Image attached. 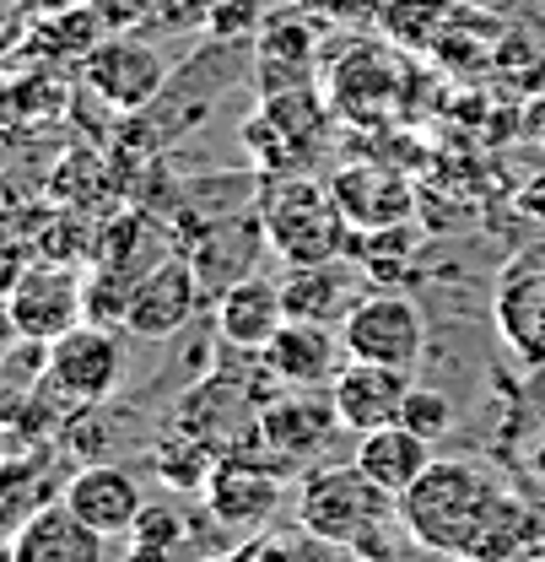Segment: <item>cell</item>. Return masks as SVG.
I'll return each instance as SVG.
<instances>
[{
	"label": "cell",
	"instance_id": "8992f818",
	"mask_svg": "<svg viewBox=\"0 0 545 562\" xmlns=\"http://www.w3.org/2000/svg\"><path fill=\"white\" fill-rule=\"evenodd\" d=\"M330 114H325V103L308 92V81L303 87H281L265 98V109L249 120V151H254V162L265 168V173H303L314 157H319V146L330 140Z\"/></svg>",
	"mask_w": 545,
	"mask_h": 562
},
{
	"label": "cell",
	"instance_id": "3957f363",
	"mask_svg": "<svg viewBox=\"0 0 545 562\" xmlns=\"http://www.w3.org/2000/svg\"><path fill=\"white\" fill-rule=\"evenodd\" d=\"M265 216V244L286 266H314V260H341L351 249V216H345L336 184L314 173H281L260 195Z\"/></svg>",
	"mask_w": 545,
	"mask_h": 562
},
{
	"label": "cell",
	"instance_id": "e575fe53",
	"mask_svg": "<svg viewBox=\"0 0 545 562\" xmlns=\"http://www.w3.org/2000/svg\"><path fill=\"white\" fill-rule=\"evenodd\" d=\"M373 562H406V558H400V547H395V552H389V558H373Z\"/></svg>",
	"mask_w": 545,
	"mask_h": 562
},
{
	"label": "cell",
	"instance_id": "277c9868",
	"mask_svg": "<svg viewBox=\"0 0 545 562\" xmlns=\"http://www.w3.org/2000/svg\"><path fill=\"white\" fill-rule=\"evenodd\" d=\"M341 347L356 362H384V368H406L416 373L427 357V319L416 308V297L400 286H378L362 292L356 308L341 325Z\"/></svg>",
	"mask_w": 545,
	"mask_h": 562
},
{
	"label": "cell",
	"instance_id": "836d02e7",
	"mask_svg": "<svg viewBox=\"0 0 545 562\" xmlns=\"http://www.w3.org/2000/svg\"><path fill=\"white\" fill-rule=\"evenodd\" d=\"M0 562H11V536L0 530Z\"/></svg>",
	"mask_w": 545,
	"mask_h": 562
},
{
	"label": "cell",
	"instance_id": "7a4b0ae2",
	"mask_svg": "<svg viewBox=\"0 0 545 562\" xmlns=\"http://www.w3.org/2000/svg\"><path fill=\"white\" fill-rule=\"evenodd\" d=\"M502 492H508V482L491 476L476 460H432L421 471V482L400 497V525L427 558L465 562L480 525L502 503Z\"/></svg>",
	"mask_w": 545,
	"mask_h": 562
},
{
	"label": "cell",
	"instance_id": "cb8c5ba5",
	"mask_svg": "<svg viewBox=\"0 0 545 562\" xmlns=\"http://www.w3.org/2000/svg\"><path fill=\"white\" fill-rule=\"evenodd\" d=\"M216 454H222V449H211L201 432H190V427H173V432H162V443L151 449V465H157V476H162L168 487L205 492V476H211Z\"/></svg>",
	"mask_w": 545,
	"mask_h": 562
},
{
	"label": "cell",
	"instance_id": "83f0119b",
	"mask_svg": "<svg viewBox=\"0 0 545 562\" xmlns=\"http://www.w3.org/2000/svg\"><path fill=\"white\" fill-rule=\"evenodd\" d=\"M410 432H421L427 443H443L449 432H454V406H449V395L443 390H427V384H410L406 395V412H400Z\"/></svg>",
	"mask_w": 545,
	"mask_h": 562
},
{
	"label": "cell",
	"instance_id": "1f68e13d",
	"mask_svg": "<svg viewBox=\"0 0 545 562\" xmlns=\"http://www.w3.org/2000/svg\"><path fill=\"white\" fill-rule=\"evenodd\" d=\"M16 341H22V336H16V319H11V308H5V297H0V362L16 351Z\"/></svg>",
	"mask_w": 545,
	"mask_h": 562
},
{
	"label": "cell",
	"instance_id": "ffe728a7",
	"mask_svg": "<svg viewBox=\"0 0 545 562\" xmlns=\"http://www.w3.org/2000/svg\"><path fill=\"white\" fill-rule=\"evenodd\" d=\"M432 460H438V443H427L421 432H410L406 422H389V427L356 438V465L384 492H395V497H406Z\"/></svg>",
	"mask_w": 545,
	"mask_h": 562
},
{
	"label": "cell",
	"instance_id": "30bf717a",
	"mask_svg": "<svg viewBox=\"0 0 545 562\" xmlns=\"http://www.w3.org/2000/svg\"><path fill=\"white\" fill-rule=\"evenodd\" d=\"M491 319L524 368H545V249H524L497 271Z\"/></svg>",
	"mask_w": 545,
	"mask_h": 562
},
{
	"label": "cell",
	"instance_id": "9a60e30c",
	"mask_svg": "<svg viewBox=\"0 0 545 562\" xmlns=\"http://www.w3.org/2000/svg\"><path fill=\"white\" fill-rule=\"evenodd\" d=\"M265 249H271V244H265V216L254 206V211H238V216L211 222L201 233V244L190 249V266H195V277H201L205 292H227L232 281L254 277V260H260Z\"/></svg>",
	"mask_w": 545,
	"mask_h": 562
},
{
	"label": "cell",
	"instance_id": "484cf974",
	"mask_svg": "<svg viewBox=\"0 0 545 562\" xmlns=\"http://www.w3.org/2000/svg\"><path fill=\"white\" fill-rule=\"evenodd\" d=\"M249 562H356V558H351L345 547H336V541H325V536L292 525V530H271L265 541H254Z\"/></svg>",
	"mask_w": 545,
	"mask_h": 562
},
{
	"label": "cell",
	"instance_id": "8fae6325",
	"mask_svg": "<svg viewBox=\"0 0 545 562\" xmlns=\"http://www.w3.org/2000/svg\"><path fill=\"white\" fill-rule=\"evenodd\" d=\"M336 432H345L336 417V401H314V390H286L254 422V449H265L281 471H308Z\"/></svg>",
	"mask_w": 545,
	"mask_h": 562
},
{
	"label": "cell",
	"instance_id": "7c38bea8",
	"mask_svg": "<svg viewBox=\"0 0 545 562\" xmlns=\"http://www.w3.org/2000/svg\"><path fill=\"white\" fill-rule=\"evenodd\" d=\"M205 286L190 266V255H162L157 266H146L130 286V308H125V330L140 341H168L179 336L195 308H201Z\"/></svg>",
	"mask_w": 545,
	"mask_h": 562
},
{
	"label": "cell",
	"instance_id": "6da1fadb",
	"mask_svg": "<svg viewBox=\"0 0 545 562\" xmlns=\"http://www.w3.org/2000/svg\"><path fill=\"white\" fill-rule=\"evenodd\" d=\"M297 525L345 547L356 562L389 558L400 547V497L384 492L356 460L351 465H319L303 471L297 487Z\"/></svg>",
	"mask_w": 545,
	"mask_h": 562
},
{
	"label": "cell",
	"instance_id": "52a82bcc",
	"mask_svg": "<svg viewBox=\"0 0 545 562\" xmlns=\"http://www.w3.org/2000/svg\"><path fill=\"white\" fill-rule=\"evenodd\" d=\"M286 476L265 449L243 443V449H227L216 454L211 476H205V508L222 519V525H238V530H260L275 508L286 503Z\"/></svg>",
	"mask_w": 545,
	"mask_h": 562
},
{
	"label": "cell",
	"instance_id": "5b68a950",
	"mask_svg": "<svg viewBox=\"0 0 545 562\" xmlns=\"http://www.w3.org/2000/svg\"><path fill=\"white\" fill-rule=\"evenodd\" d=\"M44 379L55 384V395L66 406H76V412L114 401L120 384H125V347H120L114 325L81 319L60 341H49L44 347Z\"/></svg>",
	"mask_w": 545,
	"mask_h": 562
},
{
	"label": "cell",
	"instance_id": "4316f807",
	"mask_svg": "<svg viewBox=\"0 0 545 562\" xmlns=\"http://www.w3.org/2000/svg\"><path fill=\"white\" fill-rule=\"evenodd\" d=\"M184 547V525L162 508H140L136 530H130V562H173Z\"/></svg>",
	"mask_w": 545,
	"mask_h": 562
},
{
	"label": "cell",
	"instance_id": "2e32d148",
	"mask_svg": "<svg viewBox=\"0 0 545 562\" xmlns=\"http://www.w3.org/2000/svg\"><path fill=\"white\" fill-rule=\"evenodd\" d=\"M356 277L362 271H351V255H341V260H314V266H286V277H281L286 319H308V325L341 330L345 314L362 297Z\"/></svg>",
	"mask_w": 545,
	"mask_h": 562
},
{
	"label": "cell",
	"instance_id": "44dd1931",
	"mask_svg": "<svg viewBox=\"0 0 545 562\" xmlns=\"http://www.w3.org/2000/svg\"><path fill=\"white\" fill-rule=\"evenodd\" d=\"M535 552H545V508L508 487L502 503L491 508V519L480 525L476 547L465 552V562H524Z\"/></svg>",
	"mask_w": 545,
	"mask_h": 562
},
{
	"label": "cell",
	"instance_id": "4fadbf2b",
	"mask_svg": "<svg viewBox=\"0 0 545 562\" xmlns=\"http://www.w3.org/2000/svg\"><path fill=\"white\" fill-rule=\"evenodd\" d=\"M416 384V373L406 368H384V362H356L345 357L341 373L330 379V401H336V417L345 432H378L389 422H400L406 412V395Z\"/></svg>",
	"mask_w": 545,
	"mask_h": 562
},
{
	"label": "cell",
	"instance_id": "e0dca14e",
	"mask_svg": "<svg viewBox=\"0 0 545 562\" xmlns=\"http://www.w3.org/2000/svg\"><path fill=\"white\" fill-rule=\"evenodd\" d=\"M260 362L271 368L286 390H325L345 362L341 330L330 325H308V319H286L275 330V341L260 351Z\"/></svg>",
	"mask_w": 545,
	"mask_h": 562
},
{
	"label": "cell",
	"instance_id": "ba28073f",
	"mask_svg": "<svg viewBox=\"0 0 545 562\" xmlns=\"http://www.w3.org/2000/svg\"><path fill=\"white\" fill-rule=\"evenodd\" d=\"M5 308L16 319V336L27 347H49L66 330H76L87 319V281L70 271L66 260L49 266H22V277L11 281Z\"/></svg>",
	"mask_w": 545,
	"mask_h": 562
},
{
	"label": "cell",
	"instance_id": "7402d4cb",
	"mask_svg": "<svg viewBox=\"0 0 545 562\" xmlns=\"http://www.w3.org/2000/svg\"><path fill=\"white\" fill-rule=\"evenodd\" d=\"M336 195H341V206L356 233L362 227H395V222H406L410 211L406 179H395L389 168H341Z\"/></svg>",
	"mask_w": 545,
	"mask_h": 562
},
{
	"label": "cell",
	"instance_id": "d4e9b609",
	"mask_svg": "<svg viewBox=\"0 0 545 562\" xmlns=\"http://www.w3.org/2000/svg\"><path fill=\"white\" fill-rule=\"evenodd\" d=\"M38 476H44V465L33 454H5L0 460V530L16 536L44 503H55V497H44Z\"/></svg>",
	"mask_w": 545,
	"mask_h": 562
},
{
	"label": "cell",
	"instance_id": "603a6c76",
	"mask_svg": "<svg viewBox=\"0 0 545 562\" xmlns=\"http://www.w3.org/2000/svg\"><path fill=\"white\" fill-rule=\"evenodd\" d=\"M103 38H109V27H103L98 5H76V11H60V16L27 22V49L38 60H87Z\"/></svg>",
	"mask_w": 545,
	"mask_h": 562
},
{
	"label": "cell",
	"instance_id": "d6a6232c",
	"mask_svg": "<svg viewBox=\"0 0 545 562\" xmlns=\"http://www.w3.org/2000/svg\"><path fill=\"white\" fill-rule=\"evenodd\" d=\"M524 465H530V476H535V482L545 487V432L535 438V443H530V449H524Z\"/></svg>",
	"mask_w": 545,
	"mask_h": 562
},
{
	"label": "cell",
	"instance_id": "5bb4252c",
	"mask_svg": "<svg viewBox=\"0 0 545 562\" xmlns=\"http://www.w3.org/2000/svg\"><path fill=\"white\" fill-rule=\"evenodd\" d=\"M60 503H66L70 514H81V519H87L98 536H109V541L130 536L136 519H140V508H146L140 482L125 471V465H114V460H92V465H81V471L66 482Z\"/></svg>",
	"mask_w": 545,
	"mask_h": 562
},
{
	"label": "cell",
	"instance_id": "ac0fdd59",
	"mask_svg": "<svg viewBox=\"0 0 545 562\" xmlns=\"http://www.w3.org/2000/svg\"><path fill=\"white\" fill-rule=\"evenodd\" d=\"M286 325V303H281V281L265 277H243L232 281L227 292H216V336L232 351H260L275 341V330Z\"/></svg>",
	"mask_w": 545,
	"mask_h": 562
},
{
	"label": "cell",
	"instance_id": "f1b7e54d",
	"mask_svg": "<svg viewBox=\"0 0 545 562\" xmlns=\"http://www.w3.org/2000/svg\"><path fill=\"white\" fill-rule=\"evenodd\" d=\"M16 16L38 22V16H60V11H76V5H92V0H11Z\"/></svg>",
	"mask_w": 545,
	"mask_h": 562
},
{
	"label": "cell",
	"instance_id": "d590c367",
	"mask_svg": "<svg viewBox=\"0 0 545 562\" xmlns=\"http://www.w3.org/2000/svg\"><path fill=\"white\" fill-rule=\"evenodd\" d=\"M524 562H545V552H535V558H524Z\"/></svg>",
	"mask_w": 545,
	"mask_h": 562
},
{
	"label": "cell",
	"instance_id": "9c48e42d",
	"mask_svg": "<svg viewBox=\"0 0 545 562\" xmlns=\"http://www.w3.org/2000/svg\"><path fill=\"white\" fill-rule=\"evenodd\" d=\"M81 81H87V92L103 98L109 109L140 114V109H151V103L162 98L168 60H162L146 38H136V33H109V38L81 60Z\"/></svg>",
	"mask_w": 545,
	"mask_h": 562
},
{
	"label": "cell",
	"instance_id": "f546056e",
	"mask_svg": "<svg viewBox=\"0 0 545 562\" xmlns=\"http://www.w3.org/2000/svg\"><path fill=\"white\" fill-rule=\"evenodd\" d=\"M519 206L530 211L535 222H545V173L535 179V184H524V195H519Z\"/></svg>",
	"mask_w": 545,
	"mask_h": 562
},
{
	"label": "cell",
	"instance_id": "4dcf8cb0",
	"mask_svg": "<svg viewBox=\"0 0 545 562\" xmlns=\"http://www.w3.org/2000/svg\"><path fill=\"white\" fill-rule=\"evenodd\" d=\"M22 277V260H16V249L11 244H0V297L11 292V281Z\"/></svg>",
	"mask_w": 545,
	"mask_h": 562
},
{
	"label": "cell",
	"instance_id": "d6986e66",
	"mask_svg": "<svg viewBox=\"0 0 545 562\" xmlns=\"http://www.w3.org/2000/svg\"><path fill=\"white\" fill-rule=\"evenodd\" d=\"M11 562H109V536L55 497L11 536Z\"/></svg>",
	"mask_w": 545,
	"mask_h": 562
}]
</instances>
